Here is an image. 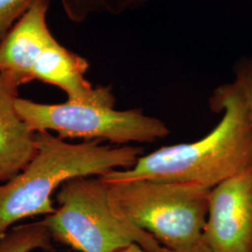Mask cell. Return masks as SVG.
Wrapping results in <instances>:
<instances>
[{"instance_id": "1", "label": "cell", "mask_w": 252, "mask_h": 252, "mask_svg": "<svg viewBox=\"0 0 252 252\" xmlns=\"http://www.w3.org/2000/svg\"><path fill=\"white\" fill-rule=\"evenodd\" d=\"M209 104L213 111L223 114L205 137L191 143L162 147L140 156L128 169L112 170L100 178L190 182L211 189L252 167V127L236 83L219 86Z\"/></svg>"}, {"instance_id": "2", "label": "cell", "mask_w": 252, "mask_h": 252, "mask_svg": "<svg viewBox=\"0 0 252 252\" xmlns=\"http://www.w3.org/2000/svg\"><path fill=\"white\" fill-rule=\"evenodd\" d=\"M36 149L22 171L0 184V237L22 220L53 214L52 195L67 180L128 169L143 153L140 147L98 140L68 143L48 131L36 132Z\"/></svg>"}, {"instance_id": "3", "label": "cell", "mask_w": 252, "mask_h": 252, "mask_svg": "<svg viewBox=\"0 0 252 252\" xmlns=\"http://www.w3.org/2000/svg\"><path fill=\"white\" fill-rule=\"evenodd\" d=\"M100 179L118 215L162 247L180 251L204 243L210 189L190 182Z\"/></svg>"}, {"instance_id": "4", "label": "cell", "mask_w": 252, "mask_h": 252, "mask_svg": "<svg viewBox=\"0 0 252 252\" xmlns=\"http://www.w3.org/2000/svg\"><path fill=\"white\" fill-rule=\"evenodd\" d=\"M59 207L43 221L53 239L80 252H114L137 244L147 252L161 245L152 234L118 215L99 177L67 180L56 193Z\"/></svg>"}, {"instance_id": "5", "label": "cell", "mask_w": 252, "mask_h": 252, "mask_svg": "<svg viewBox=\"0 0 252 252\" xmlns=\"http://www.w3.org/2000/svg\"><path fill=\"white\" fill-rule=\"evenodd\" d=\"M15 107L34 132L53 131L63 139L109 141L115 144L153 143L169 135L160 119L139 109L118 110L114 106L75 103L43 104L18 97Z\"/></svg>"}, {"instance_id": "6", "label": "cell", "mask_w": 252, "mask_h": 252, "mask_svg": "<svg viewBox=\"0 0 252 252\" xmlns=\"http://www.w3.org/2000/svg\"><path fill=\"white\" fill-rule=\"evenodd\" d=\"M203 241L212 252H252V167L210 189Z\"/></svg>"}, {"instance_id": "7", "label": "cell", "mask_w": 252, "mask_h": 252, "mask_svg": "<svg viewBox=\"0 0 252 252\" xmlns=\"http://www.w3.org/2000/svg\"><path fill=\"white\" fill-rule=\"evenodd\" d=\"M50 0H36L0 42V73L18 86L30 81L36 59L55 37L47 24Z\"/></svg>"}, {"instance_id": "8", "label": "cell", "mask_w": 252, "mask_h": 252, "mask_svg": "<svg viewBox=\"0 0 252 252\" xmlns=\"http://www.w3.org/2000/svg\"><path fill=\"white\" fill-rule=\"evenodd\" d=\"M18 84L0 73V184L22 171L36 154V132L15 107Z\"/></svg>"}, {"instance_id": "9", "label": "cell", "mask_w": 252, "mask_h": 252, "mask_svg": "<svg viewBox=\"0 0 252 252\" xmlns=\"http://www.w3.org/2000/svg\"><path fill=\"white\" fill-rule=\"evenodd\" d=\"M53 237L43 220L10 228L0 237V252L52 251Z\"/></svg>"}, {"instance_id": "10", "label": "cell", "mask_w": 252, "mask_h": 252, "mask_svg": "<svg viewBox=\"0 0 252 252\" xmlns=\"http://www.w3.org/2000/svg\"><path fill=\"white\" fill-rule=\"evenodd\" d=\"M36 0H0V38L9 33Z\"/></svg>"}, {"instance_id": "11", "label": "cell", "mask_w": 252, "mask_h": 252, "mask_svg": "<svg viewBox=\"0 0 252 252\" xmlns=\"http://www.w3.org/2000/svg\"><path fill=\"white\" fill-rule=\"evenodd\" d=\"M234 73V81L243 95L252 127V55L236 63Z\"/></svg>"}, {"instance_id": "12", "label": "cell", "mask_w": 252, "mask_h": 252, "mask_svg": "<svg viewBox=\"0 0 252 252\" xmlns=\"http://www.w3.org/2000/svg\"><path fill=\"white\" fill-rule=\"evenodd\" d=\"M66 17L72 23L81 24L93 13L104 12L101 0H61Z\"/></svg>"}, {"instance_id": "13", "label": "cell", "mask_w": 252, "mask_h": 252, "mask_svg": "<svg viewBox=\"0 0 252 252\" xmlns=\"http://www.w3.org/2000/svg\"><path fill=\"white\" fill-rule=\"evenodd\" d=\"M104 12L113 15H120L129 9L143 7L150 0H101Z\"/></svg>"}, {"instance_id": "14", "label": "cell", "mask_w": 252, "mask_h": 252, "mask_svg": "<svg viewBox=\"0 0 252 252\" xmlns=\"http://www.w3.org/2000/svg\"><path fill=\"white\" fill-rule=\"evenodd\" d=\"M212 252L208 248H207V246L205 245V243L201 244V245H199V246H196V247H193V248H190V249H188V250H180V251H178V250H171V249H167V248H165V247H162L161 246L156 252Z\"/></svg>"}, {"instance_id": "15", "label": "cell", "mask_w": 252, "mask_h": 252, "mask_svg": "<svg viewBox=\"0 0 252 252\" xmlns=\"http://www.w3.org/2000/svg\"><path fill=\"white\" fill-rule=\"evenodd\" d=\"M147 252L145 250H143L139 245L137 244H131L127 247H125L123 249H120L116 252Z\"/></svg>"}, {"instance_id": "16", "label": "cell", "mask_w": 252, "mask_h": 252, "mask_svg": "<svg viewBox=\"0 0 252 252\" xmlns=\"http://www.w3.org/2000/svg\"><path fill=\"white\" fill-rule=\"evenodd\" d=\"M1 40H2V39H1V38H0V42H1Z\"/></svg>"}]
</instances>
